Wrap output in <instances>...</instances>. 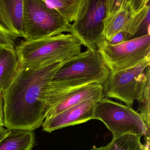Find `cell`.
<instances>
[{"instance_id":"obj_17","label":"cell","mask_w":150,"mask_h":150,"mask_svg":"<svg viewBox=\"0 0 150 150\" xmlns=\"http://www.w3.org/2000/svg\"><path fill=\"white\" fill-rule=\"evenodd\" d=\"M150 66L143 73L140 80L137 100L139 104V113L148 128L150 125Z\"/></svg>"},{"instance_id":"obj_16","label":"cell","mask_w":150,"mask_h":150,"mask_svg":"<svg viewBox=\"0 0 150 150\" xmlns=\"http://www.w3.org/2000/svg\"><path fill=\"white\" fill-rule=\"evenodd\" d=\"M45 5L58 12L64 20L71 24L78 17L84 0H43Z\"/></svg>"},{"instance_id":"obj_22","label":"cell","mask_w":150,"mask_h":150,"mask_svg":"<svg viewBox=\"0 0 150 150\" xmlns=\"http://www.w3.org/2000/svg\"><path fill=\"white\" fill-rule=\"evenodd\" d=\"M10 130L4 128V126H0V141L2 140L10 132Z\"/></svg>"},{"instance_id":"obj_15","label":"cell","mask_w":150,"mask_h":150,"mask_svg":"<svg viewBox=\"0 0 150 150\" xmlns=\"http://www.w3.org/2000/svg\"><path fill=\"white\" fill-rule=\"evenodd\" d=\"M35 142L32 131L10 130L9 133L0 141V150H31Z\"/></svg>"},{"instance_id":"obj_20","label":"cell","mask_w":150,"mask_h":150,"mask_svg":"<svg viewBox=\"0 0 150 150\" xmlns=\"http://www.w3.org/2000/svg\"><path fill=\"white\" fill-rule=\"evenodd\" d=\"M128 40H129L128 34L125 31L122 30L113 37L109 41H106V42L110 45H116L122 43Z\"/></svg>"},{"instance_id":"obj_10","label":"cell","mask_w":150,"mask_h":150,"mask_svg":"<svg viewBox=\"0 0 150 150\" xmlns=\"http://www.w3.org/2000/svg\"><path fill=\"white\" fill-rule=\"evenodd\" d=\"M103 35L109 41L123 28L132 11V0H105Z\"/></svg>"},{"instance_id":"obj_9","label":"cell","mask_w":150,"mask_h":150,"mask_svg":"<svg viewBox=\"0 0 150 150\" xmlns=\"http://www.w3.org/2000/svg\"><path fill=\"white\" fill-rule=\"evenodd\" d=\"M100 100L91 99L85 101L52 117L46 118L42 125L44 131L51 132L56 130L94 119L95 108Z\"/></svg>"},{"instance_id":"obj_7","label":"cell","mask_w":150,"mask_h":150,"mask_svg":"<svg viewBox=\"0 0 150 150\" xmlns=\"http://www.w3.org/2000/svg\"><path fill=\"white\" fill-rule=\"evenodd\" d=\"M105 0H84L76 20L70 26V34L88 50H97L103 37Z\"/></svg>"},{"instance_id":"obj_13","label":"cell","mask_w":150,"mask_h":150,"mask_svg":"<svg viewBox=\"0 0 150 150\" xmlns=\"http://www.w3.org/2000/svg\"><path fill=\"white\" fill-rule=\"evenodd\" d=\"M24 0H0V25L18 38L22 37Z\"/></svg>"},{"instance_id":"obj_21","label":"cell","mask_w":150,"mask_h":150,"mask_svg":"<svg viewBox=\"0 0 150 150\" xmlns=\"http://www.w3.org/2000/svg\"><path fill=\"white\" fill-rule=\"evenodd\" d=\"M2 92L0 91V126H4V102Z\"/></svg>"},{"instance_id":"obj_1","label":"cell","mask_w":150,"mask_h":150,"mask_svg":"<svg viewBox=\"0 0 150 150\" xmlns=\"http://www.w3.org/2000/svg\"><path fill=\"white\" fill-rule=\"evenodd\" d=\"M66 62L36 68L19 67L12 82L2 92L7 129L33 131L42 126L51 110L47 97L48 85Z\"/></svg>"},{"instance_id":"obj_8","label":"cell","mask_w":150,"mask_h":150,"mask_svg":"<svg viewBox=\"0 0 150 150\" xmlns=\"http://www.w3.org/2000/svg\"><path fill=\"white\" fill-rule=\"evenodd\" d=\"M150 65L148 59L129 69L110 72L103 85L104 97L117 99L131 107L137 99L142 74Z\"/></svg>"},{"instance_id":"obj_19","label":"cell","mask_w":150,"mask_h":150,"mask_svg":"<svg viewBox=\"0 0 150 150\" xmlns=\"http://www.w3.org/2000/svg\"><path fill=\"white\" fill-rule=\"evenodd\" d=\"M16 38L0 25V46L15 47Z\"/></svg>"},{"instance_id":"obj_23","label":"cell","mask_w":150,"mask_h":150,"mask_svg":"<svg viewBox=\"0 0 150 150\" xmlns=\"http://www.w3.org/2000/svg\"><path fill=\"white\" fill-rule=\"evenodd\" d=\"M91 150H106V146H102L99 147H93Z\"/></svg>"},{"instance_id":"obj_12","label":"cell","mask_w":150,"mask_h":150,"mask_svg":"<svg viewBox=\"0 0 150 150\" xmlns=\"http://www.w3.org/2000/svg\"><path fill=\"white\" fill-rule=\"evenodd\" d=\"M103 86L93 84L81 87L65 94L51 110L46 118L52 117L62 111L82 102L103 98Z\"/></svg>"},{"instance_id":"obj_14","label":"cell","mask_w":150,"mask_h":150,"mask_svg":"<svg viewBox=\"0 0 150 150\" xmlns=\"http://www.w3.org/2000/svg\"><path fill=\"white\" fill-rule=\"evenodd\" d=\"M20 67L15 47L0 46V91L10 85Z\"/></svg>"},{"instance_id":"obj_11","label":"cell","mask_w":150,"mask_h":150,"mask_svg":"<svg viewBox=\"0 0 150 150\" xmlns=\"http://www.w3.org/2000/svg\"><path fill=\"white\" fill-rule=\"evenodd\" d=\"M150 2L132 0V13L122 30L128 34L129 40L150 35Z\"/></svg>"},{"instance_id":"obj_4","label":"cell","mask_w":150,"mask_h":150,"mask_svg":"<svg viewBox=\"0 0 150 150\" xmlns=\"http://www.w3.org/2000/svg\"><path fill=\"white\" fill-rule=\"evenodd\" d=\"M71 24L43 0H24L22 37L34 41L70 33Z\"/></svg>"},{"instance_id":"obj_3","label":"cell","mask_w":150,"mask_h":150,"mask_svg":"<svg viewBox=\"0 0 150 150\" xmlns=\"http://www.w3.org/2000/svg\"><path fill=\"white\" fill-rule=\"evenodd\" d=\"M81 45L75 37L64 33L40 40H23L15 49L20 67L36 68L68 61L82 52Z\"/></svg>"},{"instance_id":"obj_5","label":"cell","mask_w":150,"mask_h":150,"mask_svg":"<svg viewBox=\"0 0 150 150\" xmlns=\"http://www.w3.org/2000/svg\"><path fill=\"white\" fill-rule=\"evenodd\" d=\"M94 119L102 122L113 138L126 134L150 137V128L138 111L107 97L101 99L96 105Z\"/></svg>"},{"instance_id":"obj_18","label":"cell","mask_w":150,"mask_h":150,"mask_svg":"<svg viewBox=\"0 0 150 150\" xmlns=\"http://www.w3.org/2000/svg\"><path fill=\"white\" fill-rule=\"evenodd\" d=\"M141 137L126 134L112 139L106 146V150H150V137H146L145 144H142Z\"/></svg>"},{"instance_id":"obj_6","label":"cell","mask_w":150,"mask_h":150,"mask_svg":"<svg viewBox=\"0 0 150 150\" xmlns=\"http://www.w3.org/2000/svg\"><path fill=\"white\" fill-rule=\"evenodd\" d=\"M97 51L111 73H116L150 59V35L111 45L104 40Z\"/></svg>"},{"instance_id":"obj_2","label":"cell","mask_w":150,"mask_h":150,"mask_svg":"<svg viewBox=\"0 0 150 150\" xmlns=\"http://www.w3.org/2000/svg\"><path fill=\"white\" fill-rule=\"evenodd\" d=\"M110 74L97 50H88L65 63L48 87L52 100L57 103L66 94L90 84L103 85Z\"/></svg>"}]
</instances>
